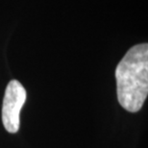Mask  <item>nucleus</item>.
I'll use <instances>...</instances> for the list:
<instances>
[{
	"mask_svg": "<svg viewBox=\"0 0 148 148\" xmlns=\"http://www.w3.org/2000/svg\"><path fill=\"white\" fill-rule=\"evenodd\" d=\"M27 97V92L21 83L12 80L6 88L2 106V122L9 133L14 134L18 131L19 114Z\"/></svg>",
	"mask_w": 148,
	"mask_h": 148,
	"instance_id": "nucleus-2",
	"label": "nucleus"
},
{
	"mask_svg": "<svg viewBox=\"0 0 148 148\" xmlns=\"http://www.w3.org/2000/svg\"><path fill=\"white\" fill-rule=\"evenodd\" d=\"M117 99L130 112L143 108L148 94V45L131 47L115 69Z\"/></svg>",
	"mask_w": 148,
	"mask_h": 148,
	"instance_id": "nucleus-1",
	"label": "nucleus"
}]
</instances>
